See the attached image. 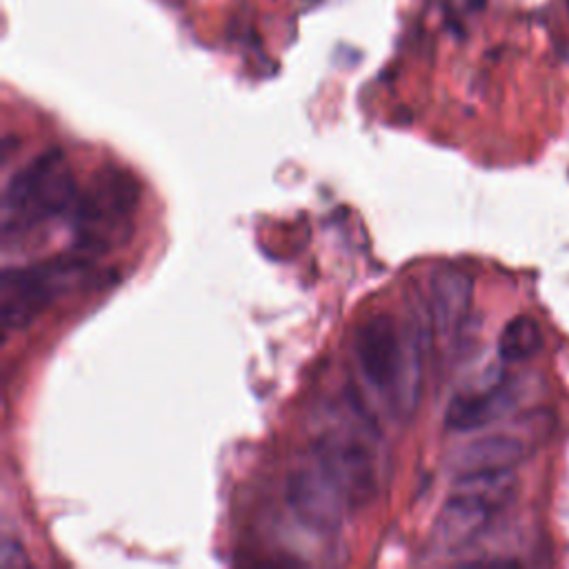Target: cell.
<instances>
[{
  "label": "cell",
  "instance_id": "cell-1",
  "mask_svg": "<svg viewBox=\"0 0 569 569\" xmlns=\"http://www.w3.org/2000/svg\"><path fill=\"white\" fill-rule=\"evenodd\" d=\"M353 349L365 380L398 411H411L420 396L418 333L400 329L389 313H376L358 325Z\"/></svg>",
  "mask_w": 569,
  "mask_h": 569
},
{
  "label": "cell",
  "instance_id": "cell-2",
  "mask_svg": "<svg viewBox=\"0 0 569 569\" xmlns=\"http://www.w3.org/2000/svg\"><path fill=\"white\" fill-rule=\"evenodd\" d=\"M76 200L78 191L67 156L60 149L42 151L16 171L4 189V238L27 233L38 224L71 211Z\"/></svg>",
  "mask_w": 569,
  "mask_h": 569
},
{
  "label": "cell",
  "instance_id": "cell-3",
  "mask_svg": "<svg viewBox=\"0 0 569 569\" xmlns=\"http://www.w3.org/2000/svg\"><path fill=\"white\" fill-rule=\"evenodd\" d=\"M91 269V256L76 251L29 267L4 269L0 280V316L4 331L24 329L53 300L71 291Z\"/></svg>",
  "mask_w": 569,
  "mask_h": 569
},
{
  "label": "cell",
  "instance_id": "cell-4",
  "mask_svg": "<svg viewBox=\"0 0 569 569\" xmlns=\"http://www.w3.org/2000/svg\"><path fill=\"white\" fill-rule=\"evenodd\" d=\"M138 202V184L133 178L116 169L96 176L89 191L80 193L71 213L76 231V249L93 256L109 251L124 240Z\"/></svg>",
  "mask_w": 569,
  "mask_h": 569
},
{
  "label": "cell",
  "instance_id": "cell-5",
  "mask_svg": "<svg viewBox=\"0 0 569 569\" xmlns=\"http://www.w3.org/2000/svg\"><path fill=\"white\" fill-rule=\"evenodd\" d=\"M313 458L340 487L351 511L371 502L378 478L373 453L367 445L345 433H325L313 447Z\"/></svg>",
  "mask_w": 569,
  "mask_h": 569
},
{
  "label": "cell",
  "instance_id": "cell-6",
  "mask_svg": "<svg viewBox=\"0 0 569 569\" xmlns=\"http://www.w3.org/2000/svg\"><path fill=\"white\" fill-rule=\"evenodd\" d=\"M287 505L302 525L320 533L338 531L345 513L351 511L340 487L329 478L316 458L289 476Z\"/></svg>",
  "mask_w": 569,
  "mask_h": 569
},
{
  "label": "cell",
  "instance_id": "cell-7",
  "mask_svg": "<svg viewBox=\"0 0 569 569\" xmlns=\"http://www.w3.org/2000/svg\"><path fill=\"white\" fill-rule=\"evenodd\" d=\"M473 298V280L460 269H438L429 282V318L440 340H453L465 325Z\"/></svg>",
  "mask_w": 569,
  "mask_h": 569
},
{
  "label": "cell",
  "instance_id": "cell-8",
  "mask_svg": "<svg viewBox=\"0 0 569 569\" xmlns=\"http://www.w3.org/2000/svg\"><path fill=\"white\" fill-rule=\"evenodd\" d=\"M516 402V391L509 385H496L485 391L456 396L445 413V425L451 431H473L500 420Z\"/></svg>",
  "mask_w": 569,
  "mask_h": 569
},
{
  "label": "cell",
  "instance_id": "cell-9",
  "mask_svg": "<svg viewBox=\"0 0 569 569\" xmlns=\"http://www.w3.org/2000/svg\"><path fill=\"white\" fill-rule=\"evenodd\" d=\"M493 507L476 496L453 491L436 520V540L442 547H460L476 538L489 522Z\"/></svg>",
  "mask_w": 569,
  "mask_h": 569
},
{
  "label": "cell",
  "instance_id": "cell-10",
  "mask_svg": "<svg viewBox=\"0 0 569 569\" xmlns=\"http://www.w3.org/2000/svg\"><path fill=\"white\" fill-rule=\"evenodd\" d=\"M525 458V442L509 433H489L458 449L453 462L460 471L511 469Z\"/></svg>",
  "mask_w": 569,
  "mask_h": 569
},
{
  "label": "cell",
  "instance_id": "cell-11",
  "mask_svg": "<svg viewBox=\"0 0 569 569\" xmlns=\"http://www.w3.org/2000/svg\"><path fill=\"white\" fill-rule=\"evenodd\" d=\"M516 489V473L511 469H476L462 471L456 482L453 491H462L489 502L493 509L500 507Z\"/></svg>",
  "mask_w": 569,
  "mask_h": 569
},
{
  "label": "cell",
  "instance_id": "cell-12",
  "mask_svg": "<svg viewBox=\"0 0 569 569\" xmlns=\"http://www.w3.org/2000/svg\"><path fill=\"white\" fill-rule=\"evenodd\" d=\"M542 349V331L529 316L511 318L498 338V356L505 362H522Z\"/></svg>",
  "mask_w": 569,
  "mask_h": 569
},
{
  "label": "cell",
  "instance_id": "cell-13",
  "mask_svg": "<svg viewBox=\"0 0 569 569\" xmlns=\"http://www.w3.org/2000/svg\"><path fill=\"white\" fill-rule=\"evenodd\" d=\"M0 565L2 569H11V567H27L29 558L24 556L22 547L13 540H4L2 542V551H0Z\"/></svg>",
  "mask_w": 569,
  "mask_h": 569
}]
</instances>
